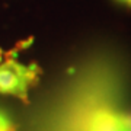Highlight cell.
Masks as SVG:
<instances>
[{
	"mask_svg": "<svg viewBox=\"0 0 131 131\" xmlns=\"http://www.w3.org/2000/svg\"><path fill=\"white\" fill-rule=\"evenodd\" d=\"M26 83L25 69L18 64H3L0 67V92L18 93Z\"/></svg>",
	"mask_w": 131,
	"mask_h": 131,
	"instance_id": "obj_1",
	"label": "cell"
},
{
	"mask_svg": "<svg viewBox=\"0 0 131 131\" xmlns=\"http://www.w3.org/2000/svg\"><path fill=\"white\" fill-rule=\"evenodd\" d=\"M92 131H131V121L109 114H101L92 124Z\"/></svg>",
	"mask_w": 131,
	"mask_h": 131,
	"instance_id": "obj_2",
	"label": "cell"
},
{
	"mask_svg": "<svg viewBox=\"0 0 131 131\" xmlns=\"http://www.w3.org/2000/svg\"><path fill=\"white\" fill-rule=\"evenodd\" d=\"M121 2H124V3H127V5H131V0H121Z\"/></svg>",
	"mask_w": 131,
	"mask_h": 131,
	"instance_id": "obj_3",
	"label": "cell"
}]
</instances>
